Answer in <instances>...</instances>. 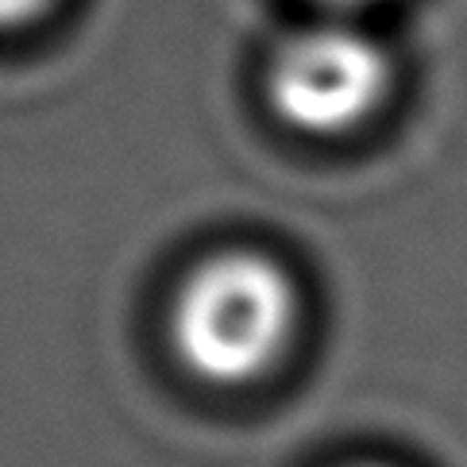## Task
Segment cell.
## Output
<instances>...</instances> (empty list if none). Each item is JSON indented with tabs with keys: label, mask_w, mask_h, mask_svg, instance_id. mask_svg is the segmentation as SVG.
Here are the masks:
<instances>
[{
	"label": "cell",
	"mask_w": 467,
	"mask_h": 467,
	"mask_svg": "<svg viewBox=\"0 0 467 467\" xmlns=\"http://www.w3.org/2000/svg\"><path fill=\"white\" fill-rule=\"evenodd\" d=\"M266 105L290 131L337 140L387 105L394 66L382 43L352 24H317L290 36L266 62Z\"/></svg>",
	"instance_id": "7a4b0ae2"
},
{
	"label": "cell",
	"mask_w": 467,
	"mask_h": 467,
	"mask_svg": "<svg viewBox=\"0 0 467 467\" xmlns=\"http://www.w3.org/2000/svg\"><path fill=\"white\" fill-rule=\"evenodd\" d=\"M302 302L271 255L232 247L186 275L171 306V344L182 367L209 387L266 379L294 340Z\"/></svg>",
	"instance_id": "6da1fadb"
},
{
	"label": "cell",
	"mask_w": 467,
	"mask_h": 467,
	"mask_svg": "<svg viewBox=\"0 0 467 467\" xmlns=\"http://www.w3.org/2000/svg\"><path fill=\"white\" fill-rule=\"evenodd\" d=\"M359 467H379V463H359Z\"/></svg>",
	"instance_id": "5b68a950"
},
{
	"label": "cell",
	"mask_w": 467,
	"mask_h": 467,
	"mask_svg": "<svg viewBox=\"0 0 467 467\" xmlns=\"http://www.w3.org/2000/svg\"><path fill=\"white\" fill-rule=\"evenodd\" d=\"M55 5L58 0H0V36H16V31L36 27L55 12Z\"/></svg>",
	"instance_id": "3957f363"
},
{
	"label": "cell",
	"mask_w": 467,
	"mask_h": 467,
	"mask_svg": "<svg viewBox=\"0 0 467 467\" xmlns=\"http://www.w3.org/2000/svg\"><path fill=\"white\" fill-rule=\"evenodd\" d=\"M328 5H371V0H328Z\"/></svg>",
	"instance_id": "277c9868"
}]
</instances>
